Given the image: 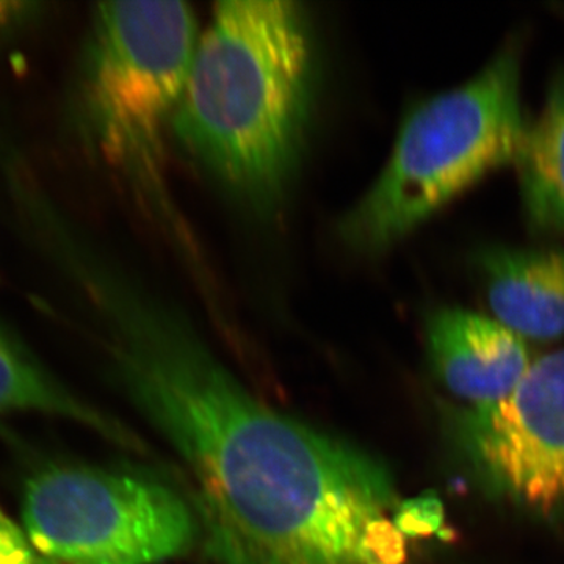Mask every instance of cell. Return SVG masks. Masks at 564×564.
<instances>
[{"label":"cell","mask_w":564,"mask_h":564,"mask_svg":"<svg viewBox=\"0 0 564 564\" xmlns=\"http://www.w3.org/2000/svg\"><path fill=\"white\" fill-rule=\"evenodd\" d=\"M393 525L404 538L425 540L444 529V510L440 499L433 496L403 500L393 514Z\"/></svg>","instance_id":"obj_11"},{"label":"cell","mask_w":564,"mask_h":564,"mask_svg":"<svg viewBox=\"0 0 564 564\" xmlns=\"http://www.w3.org/2000/svg\"><path fill=\"white\" fill-rule=\"evenodd\" d=\"M521 61L505 47L473 79L414 107L377 180L337 223L361 256L391 250L486 174L513 163L525 133Z\"/></svg>","instance_id":"obj_3"},{"label":"cell","mask_w":564,"mask_h":564,"mask_svg":"<svg viewBox=\"0 0 564 564\" xmlns=\"http://www.w3.org/2000/svg\"><path fill=\"white\" fill-rule=\"evenodd\" d=\"M317 82V40L303 3L218 2L172 131L232 202L273 217L302 165Z\"/></svg>","instance_id":"obj_2"},{"label":"cell","mask_w":564,"mask_h":564,"mask_svg":"<svg viewBox=\"0 0 564 564\" xmlns=\"http://www.w3.org/2000/svg\"><path fill=\"white\" fill-rule=\"evenodd\" d=\"M106 302L121 383L187 473L212 562L404 564L383 463L263 403L174 304L133 288Z\"/></svg>","instance_id":"obj_1"},{"label":"cell","mask_w":564,"mask_h":564,"mask_svg":"<svg viewBox=\"0 0 564 564\" xmlns=\"http://www.w3.org/2000/svg\"><path fill=\"white\" fill-rule=\"evenodd\" d=\"M32 7L28 2H0V36L24 20Z\"/></svg>","instance_id":"obj_13"},{"label":"cell","mask_w":564,"mask_h":564,"mask_svg":"<svg viewBox=\"0 0 564 564\" xmlns=\"http://www.w3.org/2000/svg\"><path fill=\"white\" fill-rule=\"evenodd\" d=\"M459 463L494 500L564 516V350L536 359L502 402L448 414Z\"/></svg>","instance_id":"obj_6"},{"label":"cell","mask_w":564,"mask_h":564,"mask_svg":"<svg viewBox=\"0 0 564 564\" xmlns=\"http://www.w3.org/2000/svg\"><path fill=\"white\" fill-rule=\"evenodd\" d=\"M478 267L496 321L522 339L564 336V247L489 248Z\"/></svg>","instance_id":"obj_8"},{"label":"cell","mask_w":564,"mask_h":564,"mask_svg":"<svg viewBox=\"0 0 564 564\" xmlns=\"http://www.w3.org/2000/svg\"><path fill=\"white\" fill-rule=\"evenodd\" d=\"M530 221L564 231V76L555 77L540 118L527 126L514 159Z\"/></svg>","instance_id":"obj_10"},{"label":"cell","mask_w":564,"mask_h":564,"mask_svg":"<svg viewBox=\"0 0 564 564\" xmlns=\"http://www.w3.org/2000/svg\"><path fill=\"white\" fill-rule=\"evenodd\" d=\"M22 522L55 564H159L199 540L192 503L144 475L50 466L25 485Z\"/></svg>","instance_id":"obj_5"},{"label":"cell","mask_w":564,"mask_h":564,"mask_svg":"<svg viewBox=\"0 0 564 564\" xmlns=\"http://www.w3.org/2000/svg\"><path fill=\"white\" fill-rule=\"evenodd\" d=\"M0 564H55L41 554L24 527L0 508Z\"/></svg>","instance_id":"obj_12"},{"label":"cell","mask_w":564,"mask_h":564,"mask_svg":"<svg viewBox=\"0 0 564 564\" xmlns=\"http://www.w3.org/2000/svg\"><path fill=\"white\" fill-rule=\"evenodd\" d=\"M425 340L434 375L469 406L502 402L532 366L521 336L464 307H440L430 314Z\"/></svg>","instance_id":"obj_7"},{"label":"cell","mask_w":564,"mask_h":564,"mask_svg":"<svg viewBox=\"0 0 564 564\" xmlns=\"http://www.w3.org/2000/svg\"><path fill=\"white\" fill-rule=\"evenodd\" d=\"M0 413H40L95 430L107 440L140 451L128 429L74 395L20 344L0 332Z\"/></svg>","instance_id":"obj_9"},{"label":"cell","mask_w":564,"mask_h":564,"mask_svg":"<svg viewBox=\"0 0 564 564\" xmlns=\"http://www.w3.org/2000/svg\"><path fill=\"white\" fill-rule=\"evenodd\" d=\"M198 39V21L188 3H101L82 85L93 143L176 237L184 229L166 182L165 133L172 129Z\"/></svg>","instance_id":"obj_4"}]
</instances>
